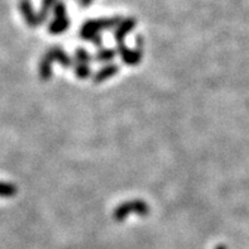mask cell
<instances>
[{
  "label": "cell",
  "instance_id": "obj_1",
  "mask_svg": "<svg viewBox=\"0 0 249 249\" xmlns=\"http://www.w3.org/2000/svg\"><path fill=\"white\" fill-rule=\"evenodd\" d=\"M20 10H22V14L24 16L25 20L29 25L37 24V19H36L35 13L32 10V5L29 3V0H22L20 1Z\"/></svg>",
  "mask_w": 249,
  "mask_h": 249
},
{
  "label": "cell",
  "instance_id": "obj_2",
  "mask_svg": "<svg viewBox=\"0 0 249 249\" xmlns=\"http://www.w3.org/2000/svg\"><path fill=\"white\" fill-rule=\"evenodd\" d=\"M17 194V187L12 183L0 182V197H10Z\"/></svg>",
  "mask_w": 249,
  "mask_h": 249
},
{
  "label": "cell",
  "instance_id": "obj_3",
  "mask_svg": "<svg viewBox=\"0 0 249 249\" xmlns=\"http://www.w3.org/2000/svg\"><path fill=\"white\" fill-rule=\"evenodd\" d=\"M216 249H225V248H223V247H218V248Z\"/></svg>",
  "mask_w": 249,
  "mask_h": 249
}]
</instances>
